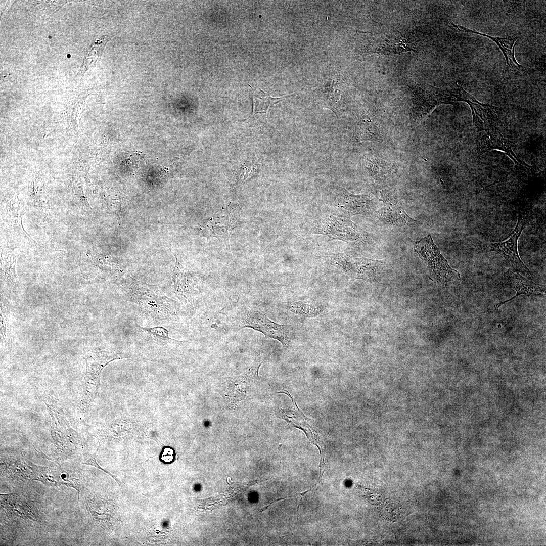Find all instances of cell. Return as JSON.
I'll use <instances>...</instances> for the list:
<instances>
[{
	"instance_id": "9a60e30c",
	"label": "cell",
	"mask_w": 546,
	"mask_h": 546,
	"mask_svg": "<svg viewBox=\"0 0 546 546\" xmlns=\"http://www.w3.org/2000/svg\"><path fill=\"white\" fill-rule=\"evenodd\" d=\"M23 203L11 202L6 210V222L14 233L25 239L35 241L24 230L22 225V217L24 212Z\"/></svg>"
},
{
	"instance_id": "8fae6325",
	"label": "cell",
	"mask_w": 546,
	"mask_h": 546,
	"mask_svg": "<svg viewBox=\"0 0 546 546\" xmlns=\"http://www.w3.org/2000/svg\"><path fill=\"white\" fill-rule=\"evenodd\" d=\"M315 233L345 242L355 241L359 237L357 227L350 218L340 215L325 217L316 226Z\"/></svg>"
},
{
	"instance_id": "5bb4252c",
	"label": "cell",
	"mask_w": 546,
	"mask_h": 546,
	"mask_svg": "<svg viewBox=\"0 0 546 546\" xmlns=\"http://www.w3.org/2000/svg\"><path fill=\"white\" fill-rule=\"evenodd\" d=\"M453 26L458 30L466 32L472 33L485 37H488L495 42L500 49L505 57L508 70H511L513 72L518 71L521 65L518 64L515 58L514 50L515 46L518 37L516 36H509L505 38L493 37L487 34L481 33L476 31L469 29L465 27L452 24Z\"/></svg>"
},
{
	"instance_id": "30bf717a",
	"label": "cell",
	"mask_w": 546,
	"mask_h": 546,
	"mask_svg": "<svg viewBox=\"0 0 546 546\" xmlns=\"http://www.w3.org/2000/svg\"><path fill=\"white\" fill-rule=\"evenodd\" d=\"M337 206L340 215L350 218L355 215L371 213L375 209V202L371 194L354 195L345 188L338 187Z\"/></svg>"
},
{
	"instance_id": "277c9868",
	"label": "cell",
	"mask_w": 546,
	"mask_h": 546,
	"mask_svg": "<svg viewBox=\"0 0 546 546\" xmlns=\"http://www.w3.org/2000/svg\"><path fill=\"white\" fill-rule=\"evenodd\" d=\"M235 321L238 330L244 328H252L267 337L280 341L283 347L288 346L291 341V327L290 325H281L272 321L256 307H242Z\"/></svg>"
},
{
	"instance_id": "e0dca14e",
	"label": "cell",
	"mask_w": 546,
	"mask_h": 546,
	"mask_svg": "<svg viewBox=\"0 0 546 546\" xmlns=\"http://www.w3.org/2000/svg\"><path fill=\"white\" fill-rule=\"evenodd\" d=\"M249 85L252 89L253 100V116L257 114H264L267 117V111L270 107L290 96L289 95L274 98L259 88H253Z\"/></svg>"
},
{
	"instance_id": "603a6c76",
	"label": "cell",
	"mask_w": 546,
	"mask_h": 546,
	"mask_svg": "<svg viewBox=\"0 0 546 546\" xmlns=\"http://www.w3.org/2000/svg\"><path fill=\"white\" fill-rule=\"evenodd\" d=\"M83 464L94 466V467L98 468V469L103 471L105 473L109 474L110 476H111L116 481V482L117 483V484L119 485V486H121V482L120 481V480H119L118 478H117L114 475H113L111 473L107 471L106 470H105V469L102 468L101 466H100V465L97 462V461L96 460L95 456H93V457H90L88 460H87L85 462H83Z\"/></svg>"
},
{
	"instance_id": "52a82bcc",
	"label": "cell",
	"mask_w": 546,
	"mask_h": 546,
	"mask_svg": "<svg viewBox=\"0 0 546 546\" xmlns=\"http://www.w3.org/2000/svg\"><path fill=\"white\" fill-rule=\"evenodd\" d=\"M454 102L452 88H440L431 85L426 88L416 87L413 92L412 109L413 117L417 120H421L437 105Z\"/></svg>"
},
{
	"instance_id": "44dd1931",
	"label": "cell",
	"mask_w": 546,
	"mask_h": 546,
	"mask_svg": "<svg viewBox=\"0 0 546 546\" xmlns=\"http://www.w3.org/2000/svg\"><path fill=\"white\" fill-rule=\"evenodd\" d=\"M354 138L356 141L364 140L379 141L381 139L380 131L377 126L368 121L359 123L357 126Z\"/></svg>"
},
{
	"instance_id": "d6986e66",
	"label": "cell",
	"mask_w": 546,
	"mask_h": 546,
	"mask_svg": "<svg viewBox=\"0 0 546 546\" xmlns=\"http://www.w3.org/2000/svg\"><path fill=\"white\" fill-rule=\"evenodd\" d=\"M18 256V253L13 250H3L1 252V273L6 281L11 283L18 280L16 271Z\"/></svg>"
},
{
	"instance_id": "ba28073f",
	"label": "cell",
	"mask_w": 546,
	"mask_h": 546,
	"mask_svg": "<svg viewBox=\"0 0 546 546\" xmlns=\"http://www.w3.org/2000/svg\"><path fill=\"white\" fill-rule=\"evenodd\" d=\"M526 225V221L521 214H519L517 224L508 238L505 241L486 243L482 245L483 251L496 252L502 255L515 269L531 277V274L521 260L518 252V239Z\"/></svg>"
},
{
	"instance_id": "5b68a950",
	"label": "cell",
	"mask_w": 546,
	"mask_h": 546,
	"mask_svg": "<svg viewBox=\"0 0 546 546\" xmlns=\"http://www.w3.org/2000/svg\"><path fill=\"white\" fill-rule=\"evenodd\" d=\"M119 358L117 353L100 348H97L85 355L86 371L81 398L83 410L87 409L95 395L102 370L110 361Z\"/></svg>"
},
{
	"instance_id": "7a4b0ae2",
	"label": "cell",
	"mask_w": 546,
	"mask_h": 546,
	"mask_svg": "<svg viewBox=\"0 0 546 546\" xmlns=\"http://www.w3.org/2000/svg\"><path fill=\"white\" fill-rule=\"evenodd\" d=\"M42 400L51 417V432L56 452L59 457H68L77 449L79 437L70 427L63 412L58 406L55 395L45 391Z\"/></svg>"
},
{
	"instance_id": "2e32d148",
	"label": "cell",
	"mask_w": 546,
	"mask_h": 546,
	"mask_svg": "<svg viewBox=\"0 0 546 546\" xmlns=\"http://www.w3.org/2000/svg\"><path fill=\"white\" fill-rule=\"evenodd\" d=\"M486 133L480 139V149L485 151L491 149H499L508 153L510 156L514 154L511 149V144L507 140L505 139L498 130L495 128L487 129Z\"/></svg>"
},
{
	"instance_id": "7c38bea8",
	"label": "cell",
	"mask_w": 546,
	"mask_h": 546,
	"mask_svg": "<svg viewBox=\"0 0 546 546\" xmlns=\"http://www.w3.org/2000/svg\"><path fill=\"white\" fill-rule=\"evenodd\" d=\"M381 195V200L383 203V206L380 211V217L385 223L402 225L418 222L410 217L389 192L386 190L382 191Z\"/></svg>"
},
{
	"instance_id": "6da1fadb",
	"label": "cell",
	"mask_w": 546,
	"mask_h": 546,
	"mask_svg": "<svg viewBox=\"0 0 546 546\" xmlns=\"http://www.w3.org/2000/svg\"><path fill=\"white\" fill-rule=\"evenodd\" d=\"M119 285L126 297L152 318L163 320L176 315L179 312V303L153 286L129 277L121 280Z\"/></svg>"
},
{
	"instance_id": "cb8c5ba5",
	"label": "cell",
	"mask_w": 546,
	"mask_h": 546,
	"mask_svg": "<svg viewBox=\"0 0 546 546\" xmlns=\"http://www.w3.org/2000/svg\"><path fill=\"white\" fill-rule=\"evenodd\" d=\"M173 451L170 448H165L161 457V460L165 463H170L174 460Z\"/></svg>"
},
{
	"instance_id": "ac0fdd59",
	"label": "cell",
	"mask_w": 546,
	"mask_h": 546,
	"mask_svg": "<svg viewBox=\"0 0 546 546\" xmlns=\"http://www.w3.org/2000/svg\"><path fill=\"white\" fill-rule=\"evenodd\" d=\"M412 45L411 42L405 37L398 34L389 38L376 52L385 54H400L406 51H415Z\"/></svg>"
},
{
	"instance_id": "ffe728a7",
	"label": "cell",
	"mask_w": 546,
	"mask_h": 546,
	"mask_svg": "<svg viewBox=\"0 0 546 546\" xmlns=\"http://www.w3.org/2000/svg\"><path fill=\"white\" fill-rule=\"evenodd\" d=\"M32 466L34 471V480L39 481L50 486L57 487L61 484L58 471L33 464Z\"/></svg>"
},
{
	"instance_id": "4fadbf2b",
	"label": "cell",
	"mask_w": 546,
	"mask_h": 546,
	"mask_svg": "<svg viewBox=\"0 0 546 546\" xmlns=\"http://www.w3.org/2000/svg\"><path fill=\"white\" fill-rule=\"evenodd\" d=\"M507 276L512 284V288L516 292V295L508 300L498 302L489 307L487 312H492L497 310L500 306L513 300L520 295L527 296L545 295V289L542 286L526 279L518 272H514L510 270L507 272Z\"/></svg>"
},
{
	"instance_id": "9c48e42d",
	"label": "cell",
	"mask_w": 546,
	"mask_h": 546,
	"mask_svg": "<svg viewBox=\"0 0 546 546\" xmlns=\"http://www.w3.org/2000/svg\"><path fill=\"white\" fill-rule=\"evenodd\" d=\"M454 89L456 101L468 103L472 110L473 122L480 130L489 129L496 121L498 118L496 107L480 103L457 83Z\"/></svg>"
},
{
	"instance_id": "3957f363",
	"label": "cell",
	"mask_w": 546,
	"mask_h": 546,
	"mask_svg": "<svg viewBox=\"0 0 546 546\" xmlns=\"http://www.w3.org/2000/svg\"><path fill=\"white\" fill-rule=\"evenodd\" d=\"M414 250L426 264L430 277L444 289L449 282L460 278V273L451 268L441 254L431 235L416 241Z\"/></svg>"
},
{
	"instance_id": "8992f818",
	"label": "cell",
	"mask_w": 546,
	"mask_h": 546,
	"mask_svg": "<svg viewBox=\"0 0 546 546\" xmlns=\"http://www.w3.org/2000/svg\"><path fill=\"white\" fill-rule=\"evenodd\" d=\"M327 258L352 278L367 281L374 279L383 266L381 261L344 253H331Z\"/></svg>"
},
{
	"instance_id": "7402d4cb",
	"label": "cell",
	"mask_w": 546,
	"mask_h": 546,
	"mask_svg": "<svg viewBox=\"0 0 546 546\" xmlns=\"http://www.w3.org/2000/svg\"><path fill=\"white\" fill-rule=\"evenodd\" d=\"M289 309L295 313L307 317L316 316L321 311L319 307H313L301 302L293 303L290 306Z\"/></svg>"
}]
</instances>
